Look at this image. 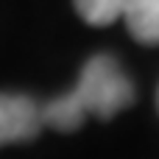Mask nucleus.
I'll list each match as a JSON object with an SVG mask.
<instances>
[{
	"instance_id": "7ed1b4c3",
	"label": "nucleus",
	"mask_w": 159,
	"mask_h": 159,
	"mask_svg": "<svg viewBox=\"0 0 159 159\" xmlns=\"http://www.w3.org/2000/svg\"><path fill=\"white\" fill-rule=\"evenodd\" d=\"M123 20L143 45H159V0H129Z\"/></svg>"
},
{
	"instance_id": "f03ea898",
	"label": "nucleus",
	"mask_w": 159,
	"mask_h": 159,
	"mask_svg": "<svg viewBox=\"0 0 159 159\" xmlns=\"http://www.w3.org/2000/svg\"><path fill=\"white\" fill-rule=\"evenodd\" d=\"M45 126V103L25 92H0V148L39 137Z\"/></svg>"
},
{
	"instance_id": "39448f33",
	"label": "nucleus",
	"mask_w": 159,
	"mask_h": 159,
	"mask_svg": "<svg viewBox=\"0 0 159 159\" xmlns=\"http://www.w3.org/2000/svg\"><path fill=\"white\" fill-rule=\"evenodd\" d=\"M157 106H159V92H157Z\"/></svg>"
},
{
	"instance_id": "f257e3e1",
	"label": "nucleus",
	"mask_w": 159,
	"mask_h": 159,
	"mask_svg": "<svg viewBox=\"0 0 159 159\" xmlns=\"http://www.w3.org/2000/svg\"><path fill=\"white\" fill-rule=\"evenodd\" d=\"M131 103L134 84L120 67V61L112 53H95L81 67L75 87L45 103V126L70 134L78 131L89 115L109 120Z\"/></svg>"
},
{
	"instance_id": "20e7f679",
	"label": "nucleus",
	"mask_w": 159,
	"mask_h": 159,
	"mask_svg": "<svg viewBox=\"0 0 159 159\" xmlns=\"http://www.w3.org/2000/svg\"><path fill=\"white\" fill-rule=\"evenodd\" d=\"M75 11L84 17V22L89 25H112L117 20H123L126 3L129 0H73Z\"/></svg>"
}]
</instances>
